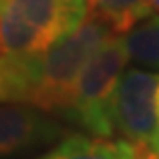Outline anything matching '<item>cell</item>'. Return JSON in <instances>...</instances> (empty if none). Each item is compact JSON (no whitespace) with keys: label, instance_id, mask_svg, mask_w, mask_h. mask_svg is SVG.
<instances>
[{"label":"cell","instance_id":"obj_1","mask_svg":"<svg viewBox=\"0 0 159 159\" xmlns=\"http://www.w3.org/2000/svg\"><path fill=\"white\" fill-rule=\"evenodd\" d=\"M111 35L113 31L104 21L88 12L73 31L52 42L39 58L16 63L23 75L21 102L63 117L84 65Z\"/></svg>","mask_w":159,"mask_h":159},{"label":"cell","instance_id":"obj_2","mask_svg":"<svg viewBox=\"0 0 159 159\" xmlns=\"http://www.w3.org/2000/svg\"><path fill=\"white\" fill-rule=\"evenodd\" d=\"M86 14V0H0L2 58L14 63L33 61Z\"/></svg>","mask_w":159,"mask_h":159},{"label":"cell","instance_id":"obj_3","mask_svg":"<svg viewBox=\"0 0 159 159\" xmlns=\"http://www.w3.org/2000/svg\"><path fill=\"white\" fill-rule=\"evenodd\" d=\"M129 61L123 39L111 35L88 60L75 86L65 119L92 136H111L113 98Z\"/></svg>","mask_w":159,"mask_h":159},{"label":"cell","instance_id":"obj_4","mask_svg":"<svg viewBox=\"0 0 159 159\" xmlns=\"http://www.w3.org/2000/svg\"><path fill=\"white\" fill-rule=\"evenodd\" d=\"M113 129L134 144L159 134V71H123L113 98Z\"/></svg>","mask_w":159,"mask_h":159},{"label":"cell","instance_id":"obj_5","mask_svg":"<svg viewBox=\"0 0 159 159\" xmlns=\"http://www.w3.org/2000/svg\"><path fill=\"white\" fill-rule=\"evenodd\" d=\"M60 138L63 127L52 113L25 102L0 106V159L31 155Z\"/></svg>","mask_w":159,"mask_h":159},{"label":"cell","instance_id":"obj_6","mask_svg":"<svg viewBox=\"0 0 159 159\" xmlns=\"http://www.w3.org/2000/svg\"><path fill=\"white\" fill-rule=\"evenodd\" d=\"M37 159H140V146L127 138L69 134Z\"/></svg>","mask_w":159,"mask_h":159},{"label":"cell","instance_id":"obj_7","mask_svg":"<svg viewBox=\"0 0 159 159\" xmlns=\"http://www.w3.org/2000/svg\"><path fill=\"white\" fill-rule=\"evenodd\" d=\"M123 44L129 61L150 71H159V16L150 14L138 21L125 33Z\"/></svg>","mask_w":159,"mask_h":159},{"label":"cell","instance_id":"obj_8","mask_svg":"<svg viewBox=\"0 0 159 159\" xmlns=\"http://www.w3.org/2000/svg\"><path fill=\"white\" fill-rule=\"evenodd\" d=\"M88 12L102 19L113 35H125L138 21L153 14L150 0H86Z\"/></svg>","mask_w":159,"mask_h":159},{"label":"cell","instance_id":"obj_9","mask_svg":"<svg viewBox=\"0 0 159 159\" xmlns=\"http://www.w3.org/2000/svg\"><path fill=\"white\" fill-rule=\"evenodd\" d=\"M23 98V75L19 65L0 58V104L21 102Z\"/></svg>","mask_w":159,"mask_h":159},{"label":"cell","instance_id":"obj_10","mask_svg":"<svg viewBox=\"0 0 159 159\" xmlns=\"http://www.w3.org/2000/svg\"><path fill=\"white\" fill-rule=\"evenodd\" d=\"M142 148L150 153L153 159H159V134L157 136H153V138L148 142V144H142Z\"/></svg>","mask_w":159,"mask_h":159},{"label":"cell","instance_id":"obj_11","mask_svg":"<svg viewBox=\"0 0 159 159\" xmlns=\"http://www.w3.org/2000/svg\"><path fill=\"white\" fill-rule=\"evenodd\" d=\"M140 159H153V157H152V155H150V153H148L144 148L140 146Z\"/></svg>","mask_w":159,"mask_h":159},{"label":"cell","instance_id":"obj_12","mask_svg":"<svg viewBox=\"0 0 159 159\" xmlns=\"http://www.w3.org/2000/svg\"><path fill=\"white\" fill-rule=\"evenodd\" d=\"M150 6L153 12H159V0H150Z\"/></svg>","mask_w":159,"mask_h":159}]
</instances>
